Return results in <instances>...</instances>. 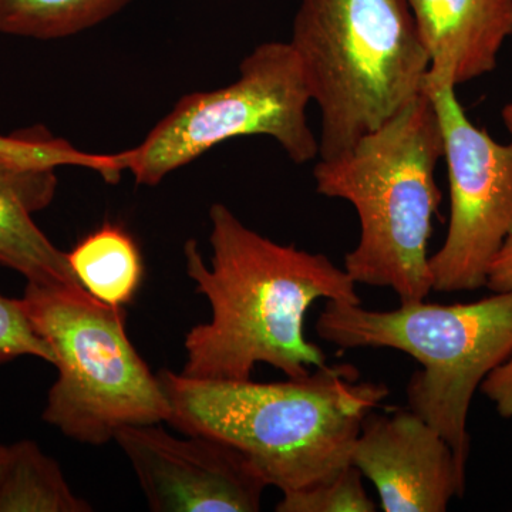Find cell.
Listing matches in <instances>:
<instances>
[{
    "mask_svg": "<svg viewBox=\"0 0 512 512\" xmlns=\"http://www.w3.org/2000/svg\"><path fill=\"white\" fill-rule=\"evenodd\" d=\"M157 375L171 407L168 424L238 448L268 487L284 494L349 466L363 421L389 396L387 386L360 382L356 367L345 363L274 383Z\"/></svg>",
    "mask_w": 512,
    "mask_h": 512,
    "instance_id": "7a4b0ae2",
    "label": "cell"
},
{
    "mask_svg": "<svg viewBox=\"0 0 512 512\" xmlns=\"http://www.w3.org/2000/svg\"><path fill=\"white\" fill-rule=\"evenodd\" d=\"M289 43L322 114L320 160L345 153L424 92L429 55L404 0H302Z\"/></svg>",
    "mask_w": 512,
    "mask_h": 512,
    "instance_id": "277c9868",
    "label": "cell"
},
{
    "mask_svg": "<svg viewBox=\"0 0 512 512\" xmlns=\"http://www.w3.org/2000/svg\"><path fill=\"white\" fill-rule=\"evenodd\" d=\"M168 433L161 423L117 431L154 512H256L268 487L238 448L204 434Z\"/></svg>",
    "mask_w": 512,
    "mask_h": 512,
    "instance_id": "9c48e42d",
    "label": "cell"
},
{
    "mask_svg": "<svg viewBox=\"0 0 512 512\" xmlns=\"http://www.w3.org/2000/svg\"><path fill=\"white\" fill-rule=\"evenodd\" d=\"M0 157L37 167H80L96 171L107 183H119L124 173L117 154H92L77 150L46 128H29L12 136H0Z\"/></svg>",
    "mask_w": 512,
    "mask_h": 512,
    "instance_id": "2e32d148",
    "label": "cell"
},
{
    "mask_svg": "<svg viewBox=\"0 0 512 512\" xmlns=\"http://www.w3.org/2000/svg\"><path fill=\"white\" fill-rule=\"evenodd\" d=\"M0 476V512H89L77 497L59 463L33 440L10 444Z\"/></svg>",
    "mask_w": 512,
    "mask_h": 512,
    "instance_id": "5bb4252c",
    "label": "cell"
},
{
    "mask_svg": "<svg viewBox=\"0 0 512 512\" xmlns=\"http://www.w3.org/2000/svg\"><path fill=\"white\" fill-rule=\"evenodd\" d=\"M430 67L424 86L473 82L497 69L512 37V0H404Z\"/></svg>",
    "mask_w": 512,
    "mask_h": 512,
    "instance_id": "8fae6325",
    "label": "cell"
},
{
    "mask_svg": "<svg viewBox=\"0 0 512 512\" xmlns=\"http://www.w3.org/2000/svg\"><path fill=\"white\" fill-rule=\"evenodd\" d=\"M210 221V265L195 239L184 247L185 269L210 302L211 319L185 336L181 373L242 382L256 363L292 379L325 366V353L303 332L306 313L319 299L360 303L356 282L326 255L258 234L220 202Z\"/></svg>",
    "mask_w": 512,
    "mask_h": 512,
    "instance_id": "6da1fadb",
    "label": "cell"
},
{
    "mask_svg": "<svg viewBox=\"0 0 512 512\" xmlns=\"http://www.w3.org/2000/svg\"><path fill=\"white\" fill-rule=\"evenodd\" d=\"M359 468L346 466L335 476L284 494L278 512H375L377 507L365 490Z\"/></svg>",
    "mask_w": 512,
    "mask_h": 512,
    "instance_id": "e0dca14e",
    "label": "cell"
},
{
    "mask_svg": "<svg viewBox=\"0 0 512 512\" xmlns=\"http://www.w3.org/2000/svg\"><path fill=\"white\" fill-rule=\"evenodd\" d=\"M480 389L501 417L512 419V355L485 377Z\"/></svg>",
    "mask_w": 512,
    "mask_h": 512,
    "instance_id": "d6986e66",
    "label": "cell"
},
{
    "mask_svg": "<svg viewBox=\"0 0 512 512\" xmlns=\"http://www.w3.org/2000/svg\"><path fill=\"white\" fill-rule=\"evenodd\" d=\"M424 90L439 116L450 184V222L430 256L431 284L436 292L476 291L512 237V141L498 143L474 126L454 87Z\"/></svg>",
    "mask_w": 512,
    "mask_h": 512,
    "instance_id": "ba28073f",
    "label": "cell"
},
{
    "mask_svg": "<svg viewBox=\"0 0 512 512\" xmlns=\"http://www.w3.org/2000/svg\"><path fill=\"white\" fill-rule=\"evenodd\" d=\"M350 464L375 485L384 512H444L466 491L447 441L410 409L367 414Z\"/></svg>",
    "mask_w": 512,
    "mask_h": 512,
    "instance_id": "30bf717a",
    "label": "cell"
},
{
    "mask_svg": "<svg viewBox=\"0 0 512 512\" xmlns=\"http://www.w3.org/2000/svg\"><path fill=\"white\" fill-rule=\"evenodd\" d=\"M9 447L0 444V476H2L3 470H5L6 461H8Z\"/></svg>",
    "mask_w": 512,
    "mask_h": 512,
    "instance_id": "44dd1931",
    "label": "cell"
},
{
    "mask_svg": "<svg viewBox=\"0 0 512 512\" xmlns=\"http://www.w3.org/2000/svg\"><path fill=\"white\" fill-rule=\"evenodd\" d=\"M20 357H35L53 365L52 349L33 328L20 299L0 295V366Z\"/></svg>",
    "mask_w": 512,
    "mask_h": 512,
    "instance_id": "ac0fdd59",
    "label": "cell"
},
{
    "mask_svg": "<svg viewBox=\"0 0 512 512\" xmlns=\"http://www.w3.org/2000/svg\"><path fill=\"white\" fill-rule=\"evenodd\" d=\"M20 301L55 356L47 424L77 443L103 446L124 427L168 423L170 403L128 338L123 306L99 301L82 285L30 282Z\"/></svg>",
    "mask_w": 512,
    "mask_h": 512,
    "instance_id": "8992f818",
    "label": "cell"
},
{
    "mask_svg": "<svg viewBox=\"0 0 512 512\" xmlns=\"http://www.w3.org/2000/svg\"><path fill=\"white\" fill-rule=\"evenodd\" d=\"M77 281L94 298L111 306H126L136 298L144 265L134 238L120 225H101L66 252Z\"/></svg>",
    "mask_w": 512,
    "mask_h": 512,
    "instance_id": "4fadbf2b",
    "label": "cell"
},
{
    "mask_svg": "<svg viewBox=\"0 0 512 512\" xmlns=\"http://www.w3.org/2000/svg\"><path fill=\"white\" fill-rule=\"evenodd\" d=\"M503 121L512 137V103L504 107ZM485 286L493 292L512 291V237L505 242L504 247L495 256L488 271Z\"/></svg>",
    "mask_w": 512,
    "mask_h": 512,
    "instance_id": "ffe728a7",
    "label": "cell"
},
{
    "mask_svg": "<svg viewBox=\"0 0 512 512\" xmlns=\"http://www.w3.org/2000/svg\"><path fill=\"white\" fill-rule=\"evenodd\" d=\"M56 168L0 157V265L30 284L80 285L66 252L33 221L55 198Z\"/></svg>",
    "mask_w": 512,
    "mask_h": 512,
    "instance_id": "7c38bea8",
    "label": "cell"
},
{
    "mask_svg": "<svg viewBox=\"0 0 512 512\" xmlns=\"http://www.w3.org/2000/svg\"><path fill=\"white\" fill-rule=\"evenodd\" d=\"M311 101L291 43L256 46L234 83L185 94L137 147L121 151L124 173L156 187L212 148L247 136L274 138L293 163H309L319 156L306 114Z\"/></svg>",
    "mask_w": 512,
    "mask_h": 512,
    "instance_id": "52a82bcc",
    "label": "cell"
},
{
    "mask_svg": "<svg viewBox=\"0 0 512 512\" xmlns=\"http://www.w3.org/2000/svg\"><path fill=\"white\" fill-rule=\"evenodd\" d=\"M320 339L348 349H394L423 366L407 386L409 409L441 434L467 476L468 412L478 387L512 355V291L471 303L402 302L393 311L328 301Z\"/></svg>",
    "mask_w": 512,
    "mask_h": 512,
    "instance_id": "5b68a950",
    "label": "cell"
},
{
    "mask_svg": "<svg viewBox=\"0 0 512 512\" xmlns=\"http://www.w3.org/2000/svg\"><path fill=\"white\" fill-rule=\"evenodd\" d=\"M133 0H0V33L36 40L66 39L96 28Z\"/></svg>",
    "mask_w": 512,
    "mask_h": 512,
    "instance_id": "9a60e30c",
    "label": "cell"
},
{
    "mask_svg": "<svg viewBox=\"0 0 512 512\" xmlns=\"http://www.w3.org/2000/svg\"><path fill=\"white\" fill-rule=\"evenodd\" d=\"M443 157L439 116L424 90L345 153L319 158L316 191L349 201L359 215V242L343 265L356 284L390 288L400 302L423 301L433 291L429 241Z\"/></svg>",
    "mask_w": 512,
    "mask_h": 512,
    "instance_id": "3957f363",
    "label": "cell"
}]
</instances>
